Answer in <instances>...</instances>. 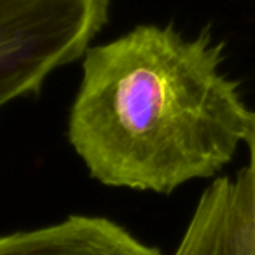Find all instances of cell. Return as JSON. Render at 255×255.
<instances>
[{
	"label": "cell",
	"instance_id": "1",
	"mask_svg": "<svg viewBox=\"0 0 255 255\" xmlns=\"http://www.w3.org/2000/svg\"><path fill=\"white\" fill-rule=\"evenodd\" d=\"M224 61L226 42L208 26L187 37L138 25L89 47L67 123L89 177L157 194L215 177L245 145L254 114Z\"/></svg>",
	"mask_w": 255,
	"mask_h": 255
},
{
	"label": "cell",
	"instance_id": "2",
	"mask_svg": "<svg viewBox=\"0 0 255 255\" xmlns=\"http://www.w3.org/2000/svg\"><path fill=\"white\" fill-rule=\"evenodd\" d=\"M109 12L110 0H0V109L84 56Z\"/></svg>",
	"mask_w": 255,
	"mask_h": 255
},
{
	"label": "cell",
	"instance_id": "3",
	"mask_svg": "<svg viewBox=\"0 0 255 255\" xmlns=\"http://www.w3.org/2000/svg\"><path fill=\"white\" fill-rule=\"evenodd\" d=\"M247 164L203 191L173 255H255V110Z\"/></svg>",
	"mask_w": 255,
	"mask_h": 255
},
{
	"label": "cell",
	"instance_id": "4",
	"mask_svg": "<svg viewBox=\"0 0 255 255\" xmlns=\"http://www.w3.org/2000/svg\"><path fill=\"white\" fill-rule=\"evenodd\" d=\"M0 255H163L105 217L70 215L60 222L0 236Z\"/></svg>",
	"mask_w": 255,
	"mask_h": 255
}]
</instances>
